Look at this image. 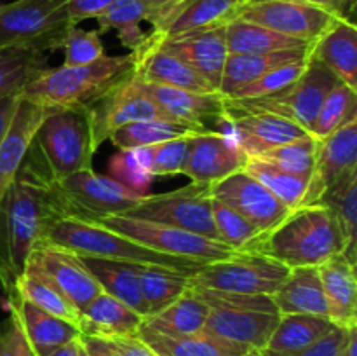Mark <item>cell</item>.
I'll list each match as a JSON object with an SVG mask.
<instances>
[{
	"label": "cell",
	"mask_w": 357,
	"mask_h": 356,
	"mask_svg": "<svg viewBox=\"0 0 357 356\" xmlns=\"http://www.w3.org/2000/svg\"><path fill=\"white\" fill-rule=\"evenodd\" d=\"M65 216H70L68 206L58 184L24 161L0 199V286L7 300L14 295L31 251Z\"/></svg>",
	"instance_id": "obj_1"
},
{
	"label": "cell",
	"mask_w": 357,
	"mask_h": 356,
	"mask_svg": "<svg viewBox=\"0 0 357 356\" xmlns=\"http://www.w3.org/2000/svg\"><path fill=\"white\" fill-rule=\"evenodd\" d=\"M344 250V236L331 209L312 205L291 209L281 223L261 234L246 251L265 255L293 269L319 267Z\"/></svg>",
	"instance_id": "obj_2"
},
{
	"label": "cell",
	"mask_w": 357,
	"mask_h": 356,
	"mask_svg": "<svg viewBox=\"0 0 357 356\" xmlns=\"http://www.w3.org/2000/svg\"><path fill=\"white\" fill-rule=\"evenodd\" d=\"M98 147L86 105L52 108L35 133L26 163L51 181L87 170Z\"/></svg>",
	"instance_id": "obj_3"
},
{
	"label": "cell",
	"mask_w": 357,
	"mask_h": 356,
	"mask_svg": "<svg viewBox=\"0 0 357 356\" xmlns=\"http://www.w3.org/2000/svg\"><path fill=\"white\" fill-rule=\"evenodd\" d=\"M132 54L101 56L84 66H56L38 72L20 96L47 108L89 105L132 73Z\"/></svg>",
	"instance_id": "obj_4"
},
{
	"label": "cell",
	"mask_w": 357,
	"mask_h": 356,
	"mask_svg": "<svg viewBox=\"0 0 357 356\" xmlns=\"http://www.w3.org/2000/svg\"><path fill=\"white\" fill-rule=\"evenodd\" d=\"M44 243L63 248L75 255L132 262V264L142 265H157V267L173 269V271L183 272L188 276L195 274L202 267V264H197V262L159 253V251L152 250L138 241L129 239L115 230L107 229L100 223L75 218V216H65V218L58 220L49 229Z\"/></svg>",
	"instance_id": "obj_5"
},
{
	"label": "cell",
	"mask_w": 357,
	"mask_h": 356,
	"mask_svg": "<svg viewBox=\"0 0 357 356\" xmlns=\"http://www.w3.org/2000/svg\"><path fill=\"white\" fill-rule=\"evenodd\" d=\"M72 23L66 0H14L0 7V49H63Z\"/></svg>",
	"instance_id": "obj_6"
},
{
	"label": "cell",
	"mask_w": 357,
	"mask_h": 356,
	"mask_svg": "<svg viewBox=\"0 0 357 356\" xmlns=\"http://www.w3.org/2000/svg\"><path fill=\"white\" fill-rule=\"evenodd\" d=\"M340 80L330 72L324 65L309 56V65L305 72L293 84L286 86L278 93L267 94L250 100H229L223 98V119L239 114H267L279 115L289 119L310 131L312 122L319 112L326 94L338 86Z\"/></svg>",
	"instance_id": "obj_7"
},
{
	"label": "cell",
	"mask_w": 357,
	"mask_h": 356,
	"mask_svg": "<svg viewBox=\"0 0 357 356\" xmlns=\"http://www.w3.org/2000/svg\"><path fill=\"white\" fill-rule=\"evenodd\" d=\"M91 222H96L107 229L129 237V239L138 241L159 253L185 258V260L197 262L202 265L225 260L237 253L234 248L222 241L211 239V237L201 236V234L190 232V230L178 229V227L149 222V220L129 218L124 215H107L91 220Z\"/></svg>",
	"instance_id": "obj_8"
},
{
	"label": "cell",
	"mask_w": 357,
	"mask_h": 356,
	"mask_svg": "<svg viewBox=\"0 0 357 356\" xmlns=\"http://www.w3.org/2000/svg\"><path fill=\"white\" fill-rule=\"evenodd\" d=\"M281 262L251 251H237L225 260L211 262L188 276V285L222 292L272 295L288 276Z\"/></svg>",
	"instance_id": "obj_9"
},
{
	"label": "cell",
	"mask_w": 357,
	"mask_h": 356,
	"mask_svg": "<svg viewBox=\"0 0 357 356\" xmlns=\"http://www.w3.org/2000/svg\"><path fill=\"white\" fill-rule=\"evenodd\" d=\"M209 187L211 185L192 181L176 191L149 194L122 215L178 227L220 241L213 222V198Z\"/></svg>",
	"instance_id": "obj_10"
},
{
	"label": "cell",
	"mask_w": 357,
	"mask_h": 356,
	"mask_svg": "<svg viewBox=\"0 0 357 356\" xmlns=\"http://www.w3.org/2000/svg\"><path fill=\"white\" fill-rule=\"evenodd\" d=\"M96 147L110 140L117 129L138 121L169 119L143 89L142 80L128 75L114 87L86 105Z\"/></svg>",
	"instance_id": "obj_11"
},
{
	"label": "cell",
	"mask_w": 357,
	"mask_h": 356,
	"mask_svg": "<svg viewBox=\"0 0 357 356\" xmlns=\"http://www.w3.org/2000/svg\"><path fill=\"white\" fill-rule=\"evenodd\" d=\"M68 206L70 216L94 220L107 215H122L139 201V195L128 191L108 175L93 170H80L56 181Z\"/></svg>",
	"instance_id": "obj_12"
},
{
	"label": "cell",
	"mask_w": 357,
	"mask_h": 356,
	"mask_svg": "<svg viewBox=\"0 0 357 356\" xmlns=\"http://www.w3.org/2000/svg\"><path fill=\"white\" fill-rule=\"evenodd\" d=\"M239 20L261 24L286 37L314 44L342 17L307 3L289 0H260L243 6Z\"/></svg>",
	"instance_id": "obj_13"
},
{
	"label": "cell",
	"mask_w": 357,
	"mask_h": 356,
	"mask_svg": "<svg viewBox=\"0 0 357 356\" xmlns=\"http://www.w3.org/2000/svg\"><path fill=\"white\" fill-rule=\"evenodd\" d=\"M209 191L211 198L236 209L239 215L255 223L261 232L274 229L291 212L267 187H264L257 178L244 170L215 181Z\"/></svg>",
	"instance_id": "obj_14"
},
{
	"label": "cell",
	"mask_w": 357,
	"mask_h": 356,
	"mask_svg": "<svg viewBox=\"0 0 357 356\" xmlns=\"http://www.w3.org/2000/svg\"><path fill=\"white\" fill-rule=\"evenodd\" d=\"M357 173V119L319 140L302 206L317 205L335 185Z\"/></svg>",
	"instance_id": "obj_15"
},
{
	"label": "cell",
	"mask_w": 357,
	"mask_h": 356,
	"mask_svg": "<svg viewBox=\"0 0 357 356\" xmlns=\"http://www.w3.org/2000/svg\"><path fill=\"white\" fill-rule=\"evenodd\" d=\"M149 38L187 63L213 89H220L223 68H225V61L229 58L225 27L190 31V34L169 38H160L153 34H149Z\"/></svg>",
	"instance_id": "obj_16"
},
{
	"label": "cell",
	"mask_w": 357,
	"mask_h": 356,
	"mask_svg": "<svg viewBox=\"0 0 357 356\" xmlns=\"http://www.w3.org/2000/svg\"><path fill=\"white\" fill-rule=\"evenodd\" d=\"M246 154L230 133L206 131L190 138L183 175L194 184H215L243 170Z\"/></svg>",
	"instance_id": "obj_17"
},
{
	"label": "cell",
	"mask_w": 357,
	"mask_h": 356,
	"mask_svg": "<svg viewBox=\"0 0 357 356\" xmlns=\"http://www.w3.org/2000/svg\"><path fill=\"white\" fill-rule=\"evenodd\" d=\"M30 262H33L52 285L70 300L77 311H82L98 293L101 292L96 279L84 269L77 255L52 246V244H38L31 251Z\"/></svg>",
	"instance_id": "obj_18"
},
{
	"label": "cell",
	"mask_w": 357,
	"mask_h": 356,
	"mask_svg": "<svg viewBox=\"0 0 357 356\" xmlns=\"http://www.w3.org/2000/svg\"><path fill=\"white\" fill-rule=\"evenodd\" d=\"M131 54L135 61L132 75L142 82L178 87L194 93H215V89L194 68H190L173 52L150 40L149 34L143 44L131 51Z\"/></svg>",
	"instance_id": "obj_19"
},
{
	"label": "cell",
	"mask_w": 357,
	"mask_h": 356,
	"mask_svg": "<svg viewBox=\"0 0 357 356\" xmlns=\"http://www.w3.org/2000/svg\"><path fill=\"white\" fill-rule=\"evenodd\" d=\"M225 128L236 140L237 147L246 157H258L267 150L310 135L307 129L289 119L258 112V114H239L223 119Z\"/></svg>",
	"instance_id": "obj_20"
},
{
	"label": "cell",
	"mask_w": 357,
	"mask_h": 356,
	"mask_svg": "<svg viewBox=\"0 0 357 356\" xmlns=\"http://www.w3.org/2000/svg\"><path fill=\"white\" fill-rule=\"evenodd\" d=\"M51 110L52 108L42 107L20 96L13 121L0 142V199L16 178L20 168L23 166L35 133L40 128L44 119L51 114Z\"/></svg>",
	"instance_id": "obj_21"
},
{
	"label": "cell",
	"mask_w": 357,
	"mask_h": 356,
	"mask_svg": "<svg viewBox=\"0 0 357 356\" xmlns=\"http://www.w3.org/2000/svg\"><path fill=\"white\" fill-rule=\"evenodd\" d=\"M243 6L241 0H183L152 27L150 34L169 38L190 31L227 27L239 17Z\"/></svg>",
	"instance_id": "obj_22"
},
{
	"label": "cell",
	"mask_w": 357,
	"mask_h": 356,
	"mask_svg": "<svg viewBox=\"0 0 357 356\" xmlns=\"http://www.w3.org/2000/svg\"><path fill=\"white\" fill-rule=\"evenodd\" d=\"M142 84L146 94L173 121L204 126L208 129L211 128L206 122L215 121L218 122L216 124L218 126V131L225 133V122H223V96L220 93H216V91L215 93H194V91L178 89V87L159 86V84Z\"/></svg>",
	"instance_id": "obj_23"
},
{
	"label": "cell",
	"mask_w": 357,
	"mask_h": 356,
	"mask_svg": "<svg viewBox=\"0 0 357 356\" xmlns=\"http://www.w3.org/2000/svg\"><path fill=\"white\" fill-rule=\"evenodd\" d=\"M9 306L10 313L20 321L35 356H51L59 348L77 341L82 335L75 323L54 316L20 297L10 299Z\"/></svg>",
	"instance_id": "obj_24"
},
{
	"label": "cell",
	"mask_w": 357,
	"mask_h": 356,
	"mask_svg": "<svg viewBox=\"0 0 357 356\" xmlns=\"http://www.w3.org/2000/svg\"><path fill=\"white\" fill-rule=\"evenodd\" d=\"M279 316V313L209 307L204 332L261 351L267 348L268 339L278 327Z\"/></svg>",
	"instance_id": "obj_25"
},
{
	"label": "cell",
	"mask_w": 357,
	"mask_h": 356,
	"mask_svg": "<svg viewBox=\"0 0 357 356\" xmlns=\"http://www.w3.org/2000/svg\"><path fill=\"white\" fill-rule=\"evenodd\" d=\"M321 283L330 307V320L342 328L357 327L356 264L338 253L321 264Z\"/></svg>",
	"instance_id": "obj_26"
},
{
	"label": "cell",
	"mask_w": 357,
	"mask_h": 356,
	"mask_svg": "<svg viewBox=\"0 0 357 356\" xmlns=\"http://www.w3.org/2000/svg\"><path fill=\"white\" fill-rule=\"evenodd\" d=\"M309 56L326 66L342 84L357 89V28L354 21L338 20L314 42Z\"/></svg>",
	"instance_id": "obj_27"
},
{
	"label": "cell",
	"mask_w": 357,
	"mask_h": 356,
	"mask_svg": "<svg viewBox=\"0 0 357 356\" xmlns=\"http://www.w3.org/2000/svg\"><path fill=\"white\" fill-rule=\"evenodd\" d=\"M136 337L155 356H246L255 351L204 330L192 335H162L142 325Z\"/></svg>",
	"instance_id": "obj_28"
},
{
	"label": "cell",
	"mask_w": 357,
	"mask_h": 356,
	"mask_svg": "<svg viewBox=\"0 0 357 356\" xmlns=\"http://www.w3.org/2000/svg\"><path fill=\"white\" fill-rule=\"evenodd\" d=\"M279 314H312L330 318L326 295L317 267H293L272 293Z\"/></svg>",
	"instance_id": "obj_29"
},
{
	"label": "cell",
	"mask_w": 357,
	"mask_h": 356,
	"mask_svg": "<svg viewBox=\"0 0 357 356\" xmlns=\"http://www.w3.org/2000/svg\"><path fill=\"white\" fill-rule=\"evenodd\" d=\"M77 258L84 265V269L96 279L101 292L124 302L126 306L135 309L139 316H149V307L143 302L142 292H139L138 276L142 264L110 260V258L100 257H86V255H77Z\"/></svg>",
	"instance_id": "obj_30"
},
{
	"label": "cell",
	"mask_w": 357,
	"mask_h": 356,
	"mask_svg": "<svg viewBox=\"0 0 357 356\" xmlns=\"http://www.w3.org/2000/svg\"><path fill=\"white\" fill-rule=\"evenodd\" d=\"M142 323L143 316L105 292L98 293L79 313V328L82 335L94 337L136 335Z\"/></svg>",
	"instance_id": "obj_31"
},
{
	"label": "cell",
	"mask_w": 357,
	"mask_h": 356,
	"mask_svg": "<svg viewBox=\"0 0 357 356\" xmlns=\"http://www.w3.org/2000/svg\"><path fill=\"white\" fill-rule=\"evenodd\" d=\"M309 49H293V51L271 52V54H229L223 68L222 82L218 93L223 98H230L237 89L253 82L278 66L300 61L309 58Z\"/></svg>",
	"instance_id": "obj_32"
},
{
	"label": "cell",
	"mask_w": 357,
	"mask_h": 356,
	"mask_svg": "<svg viewBox=\"0 0 357 356\" xmlns=\"http://www.w3.org/2000/svg\"><path fill=\"white\" fill-rule=\"evenodd\" d=\"M225 38L229 54H271V52L309 49L312 44L286 37L261 24L244 20H234L225 27Z\"/></svg>",
	"instance_id": "obj_33"
},
{
	"label": "cell",
	"mask_w": 357,
	"mask_h": 356,
	"mask_svg": "<svg viewBox=\"0 0 357 356\" xmlns=\"http://www.w3.org/2000/svg\"><path fill=\"white\" fill-rule=\"evenodd\" d=\"M209 306L190 288L159 313L143 318V327L162 335H192L204 330Z\"/></svg>",
	"instance_id": "obj_34"
},
{
	"label": "cell",
	"mask_w": 357,
	"mask_h": 356,
	"mask_svg": "<svg viewBox=\"0 0 357 356\" xmlns=\"http://www.w3.org/2000/svg\"><path fill=\"white\" fill-rule=\"evenodd\" d=\"M338 328L330 318L312 314H281L274 334L267 342L268 351L296 353L310 348Z\"/></svg>",
	"instance_id": "obj_35"
},
{
	"label": "cell",
	"mask_w": 357,
	"mask_h": 356,
	"mask_svg": "<svg viewBox=\"0 0 357 356\" xmlns=\"http://www.w3.org/2000/svg\"><path fill=\"white\" fill-rule=\"evenodd\" d=\"M206 131H211V129L204 128V126L178 122L173 119H150V121L132 122V124L117 129L110 136V142L119 150H136L157 145V143L167 142V140L201 135Z\"/></svg>",
	"instance_id": "obj_36"
},
{
	"label": "cell",
	"mask_w": 357,
	"mask_h": 356,
	"mask_svg": "<svg viewBox=\"0 0 357 356\" xmlns=\"http://www.w3.org/2000/svg\"><path fill=\"white\" fill-rule=\"evenodd\" d=\"M14 297L28 300L33 306L54 314V316L63 318L66 321H72L79 327V311L70 304V300L56 288L51 279L33 264L28 260L23 274L17 278L16 286H14ZM9 299V300H10Z\"/></svg>",
	"instance_id": "obj_37"
},
{
	"label": "cell",
	"mask_w": 357,
	"mask_h": 356,
	"mask_svg": "<svg viewBox=\"0 0 357 356\" xmlns=\"http://www.w3.org/2000/svg\"><path fill=\"white\" fill-rule=\"evenodd\" d=\"M138 279L143 302L149 307V316L173 304L190 288L188 274L157 265H142Z\"/></svg>",
	"instance_id": "obj_38"
},
{
	"label": "cell",
	"mask_w": 357,
	"mask_h": 356,
	"mask_svg": "<svg viewBox=\"0 0 357 356\" xmlns=\"http://www.w3.org/2000/svg\"><path fill=\"white\" fill-rule=\"evenodd\" d=\"M317 205L331 209L344 236V255L351 262L357 260V173L335 185Z\"/></svg>",
	"instance_id": "obj_39"
},
{
	"label": "cell",
	"mask_w": 357,
	"mask_h": 356,
	"mask_svg": "<svg viewBox=\"0 0 357 356\" xmlns=\"http://www.w3.org/2000/svg\"><path fill=\"white\" fill-rule=\"evenodd\" d=\"M243 170L248 171L251 177L257 178L264 187H267L289 209H296L302 206L307 185H309V178L296 177V175L288 173V171L281 170L275 164L258 159V157H248Z\"/></svg>",
	"instance_id": "obj_40"
},
{
	"label": "cell",
	"mask_w": 357,
	"mask_h": 356,
	"mask_svg": "<svg viewBox=\"0 0 357 356\" xmlns=\"http://www.w3.org/2000/svg\"><path fill=\"white\" fill-rule=\"evenodd\" d=\"M149 17V7L142 0H115L100 17V34L107 30H117L122 45L135 51L143 44L146 34L139 28L142 21Z\"/></svg>",
	"instance_id": "obj_41"
},
{
	"label": "cell",
	"mask_w": 357,
	"mask_h": 356,
	"mask_svg": "<svg viewBox=\"0 0 357 356\" xmlns=\"http://www.w3.org/2000/svg\"><path fill=\"white\" fill-rule=\"evenodd\" d=\"M354 119H357V89L340 82L326 94L309 133L316 140H324Z\"/></svg>",
	"instance_id": "obj_42"
},
{
	"label": "cell",
	"mask_w": 357,
	"mask_h": 356,
	"mask_svg": "<svg viewBox=\"0 0 357 356\" xmlns=\"http://www.w3.org/2000/svg\"><path fill=\"white\" fill-rule=\"evenodd\" d=\"M44 68H47V54L0 49V98L21 94L23 87Z\"/></svg>",
	"instance_id": "obj_43"
},
{
	"label": "cell",
	"mask_w": 357,
	"mask_h": 356,
	"mask_svg": "<svg viewBox=\"0 0 357 356\" xmlns=\"http://www.w3.org/2000/svg\"><path fill=\"white\" fill-rule=\"evenodd\" d=\"M211 206L213 222H215L216 232H218V239L229 244L236 251H246L264 234L255 223H251L236 209L223 205L218 199L213 198Z\"/></svg>",
	"instance_id": "obj_44"
},
{
	"label": "cell",
	"mask_w": 357,
	"mask_h": 356,
	"mask_svg": "<svg viewBox=\"0 0 357 356\" xmlns=\"http://www.w3.org/2000/svg\"><path fill=\"white\" fill-rule=\"evenodd\" d=\"M317 143H319V140L314 138L312 135H305L302 138L267 150L261 156H258V159L268 161V163L275 164L278 168L296 175V177L310 178L314 163H316Z\"/></svg>",
	"instance_id": "obj_45"
},
{
	"label": "cell",
	"mask_w": 357,
	"mask_h": 356,
	"mask_svg": "<svg viewBox=\"0 0 357 356\" xmlns=\"http://www.w3.org/2000/svg\"><path fill=\"white\" fill-rule=\"evenodd\" d=\"M192 136L187 138L167 140L157 145L143 147L138 150L143 164L153 177H167V175L183 173L188 156V145Z\"/></svg>",
	"instance_id": "obj_46"
},
{
	"label": "cell",
	"mask_w": 357,
	"mask_h": 356,
	"mask_svg": "<svg viewBox=\"0 0 357 356\" xmlns=\"http://www.w3.org/2000/svg\"><path fill=\"white\" fill-rule=\"evenodd\" d=\"M108 177L139 198L150 194V187L155 178L146 170L138 150H117L108 163Z\"/></svg>",
	"instance_id": "obj_47"
},
{
	"label": "cell",
	"mask_w": 357,
	"mask_h": 356,
	"mask_svg": "<svg viewBox=\"0 0 357 356\" xmlns=\"http://www.w3.org/2000/svg\"><path fill=\"white\" fill-rule=\"evenodd\" d=\"M307 65H309V58H303L300 59V61L278 66V68L271 70V72H267L265 75L258 77L253 82L246 84V86H243L241 89H237L229 100H250V98H260L272 93H278V91L284 89L286 86L295 82V80L305 72Z\"/></svg>",
	"instance_id": "obj_48"
},
{
	"label": "cell",
	"mask_w": 357,
	"mask_h": 356,
	"mask_svg": "<svg viewBox=\"0 0 357 356\" xmlns=\"http://www.w3.org/2000/svg\"><path fill=\"white\" fill-rule=\"evenodd\" d=\"M65 59L63 66H84L105 56L103 42L98 30H82L73 27L63 44Z\"/></svg>",
	"instance_id": "obj_49"
},
{
	"label": "cell",
	"mask_w": 357,
	"mask_h": 356,
	"mask_svg": "<svg viewBox=\"0 0 357 356\" xmlns=\"http://www.w3.org/2000/svg\"><path fill=\"white\" fill-rule=\"evenodd\" d=\"M352 328V327H351ZM349 328H335L331 334L326 337L321 339L319 342L312 344L310 348L302 349L296 353H275L268 351V349H261V356H338L340 355L342 348H344L345 341H347Z\"/></svg>",
	"instance_id": "obj_50"
},
{
	"label": "cell",
	"mask_w": 357,
	"mask_h": 356,
	"mask_svg": "<svg viewBox=\"0 0 357 356\" xmlns=\"http://www.w3.org/2000/svg\"><path fill=\"white\" fill-rule=\"evenodd\" d=\"M0 356H35L20 321L13 313L6 330L0 334Z\"/></svg>",
	"instance_id": "obj_51"
},
{
	"label": "cell",
	"mask_w": 357,
	"mask_h": 356,
	"mask_svg": "<svg viewBox=\"0 0 357 356\" xmlns=\"http://www.w3.org/2000/svg\"><path fill=\"white\" fill-rule=\"evenodd\" d=\"M115 0H66L68 14L72 23L79 24L80 21L100 17Z\"/></svg>",
	"instance_id": "obj_52"
},
{
	"label": "cell",
	"mask_w": 357,
	"mask_h": 356,
	"mask_svg": "<svg viewBox=\"0 0 357 356\" xmlns=\"http://www.w3.org/2000/svg\"><path fill=\"white\" fill-rule=\"evenodd\" d=\"M100 339L107 342L115 356H155L136 335H114Z\"/></svg>",
	"instance_id": "obj_53"
},
{
	"label": "cell",
	"mask_w": 357,
	"mask_h": 356,
	"mask_svg": "<svg viewBox=\"0 0 357 356\" xmlns=\"http://www.w3.org/2000/svg\"><path fill=\"white\" fill-rule=\"evenodd\" d=\"M289 2L307 3V6L319 7V9L333 13L335 16L342 17V20L354 21V9L356 0H289Z\"/></svg>",
	"instance_id": "obj_54"
},
{
	"label": "cell",
	"mask_w": 357,
	"mask_h": 356,
	"mask_svg": "<svg viewBox=\"0 0 357 356\" xmlns=\"http://www.w3.org/2000/svg\"><path fill=\"white\" fill-rule=\"evenodd\" d=\"M142 2L149 7V17H146V21L152 27H155L173 7H176L183 0H142Z\"/></svg>",
	"instance_id": "obj_55"
},
{
	"label": "cell",
	"mask_w": 357,
	"mask_h": 356,
	"mask_svg": "<svg viewBox=\"0 0 357 356\" xmlns=\"http://www.w3.org/2000/svg\"><path fill=\"white\" fill-rule=\"evenodd\" d=\"M17 101H20V94L0 98V142H2L7 128H9L10 121H13V115L14 112H16Z\"/></svg>",
	"instance_id": "obj_56"
},
{
	"label": "cell",
	"mask_w": 357,
	"mask_h": 356,
	"mask_svg": "<svg viewBox=\"0 0 357 356\" xmlns=\"http://www.w3.org/2000/svg\"><path fill=\"white\" fill-rule=\"evenodd\" d=\"M80 344L87 356H115L114 351L107 346V342L94 335H80Z\"/></svg>",
	"instance_id": "obj_57"
},
{
	"label": "cell",
	"mask_w": 357,
	"mask_h": 356,
	"mask_svg": "<svg viewBox=\"0 0 357 356\" xmlns=\"http://www.w3.org/2000/svg\"><path fill=\"white\" fill-rule=\"evenodd\" d=\"M51 356H80V337L77 339V341L59 348L58 351L52 353Z\"/></svg>",
	"instance_id": "obj_58"
},
{
	"label": "cell",
	"mask_w": 357,
	"mask_h": 356,
	"mask_svg": "<svg viewBox=\"0 0 357 356\" xmlns=\"http://www.w3.org/2000/svg\"><path fill=\"white\" fill-rule=\"evenodd\" d=\"M246 356H261V353L260 351H251V353H248Z\"/></svg>",
	"instance_id": "obj_59"
},
{
	"label": "cell",
	"mask_w": 357,
	"mask_h": 356,
	"mask_svg": "<svg viewBox=\"0 0 357 356\" xmlns=\"http://www.w3.org/2000/svg\"><path fill=\"white\" fill-rule=\"evenodd\" d=\"M241 2L244 3V6H246V3H253V2H260V0H241Z\"/></svg>",
	"instance_id": "obj_60"
},
{
	"label": "cell",
	"mask_w": 357,
	"mask_h": 356,
	"mask_svg": "<svg viewBox=\"0 0 357 356\" xmlns=\"http://www.w3.org/2000/svg\"><path fill=\"white\" fill-rule=\"evenodd\" d=\"M80 356H87V353H86V351H84L82 344H80Z\"/></svg>",
	"instance_id": "obj_61"
},
{
	"label": "cell",
	"mask_w": 357,
	"mask_h": 356,
	"mask_svg": "<svg viewBox=\"0 0 357 356\" xmlns=\"http://www.w3.org/2000/svg\"><path fill=\"white\" fill-rule=\"evenodd\" d=\"M3 6V3H2V0H0V7H2Z\"/></svg>",
	"instance_id": "obj_62"
}]
</instances>
